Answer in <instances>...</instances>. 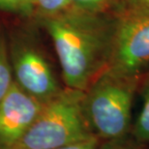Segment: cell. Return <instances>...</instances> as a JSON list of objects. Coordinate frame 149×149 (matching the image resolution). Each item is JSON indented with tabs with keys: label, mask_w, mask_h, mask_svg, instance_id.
<instances>
[{
	"label": "cell",
	"mask_w": 149,
	"mask_h": 149,
	"mask_svg": "<svg viewBox=\"0 0 149 149\" xmlns=\"http://www.w3.org/2000/svg\"><path fill=\"white\" fill-rule=\"evenodd\" d=\"M46 26L57 54L65 87L85 91L109 66L114 19L106 20L99 13L70 8L49 17Z\"/></svg>",
	"instance_id": "6da1fadb"
},
{
	"label": "cell",
	"mask_w": 149,
	"mask_h": 149,
	"mask_svg": "<svg viewBox=\"0 0 149 149\" xmlns=\"http://www.w3.org/2000/svg\"><path fill=\"white\" fill-rule=\"evenodd\" d=\"M141 76L108 67L83 91L81 106L86 124L100 141L131 134L133 106Z\"/></svg>",
	"instance_id": "7a4b0ae2"
},
{
	"label": "cell",
	"mask_w": 149,
	"mask_h": 149,
	"mask_svg": "<svg viewBox=\"0 0 149 149\" xmlns=\"http://www.w3.org/2000/svg\"><path fill=\"white\" fill-rule=\"evenodd\" d=\"M83 91L65 87L43 105L41 111L13 149H57L96 138L82 111Z\"/></svg>",
	"instance_id": "3957f363"
},
{
	"label": "cell",
	"mask_w": 149,
	"mask_h": 149,
	"mask_svg": "<svg viewBox=\"0 0 149 149\" xmlns=\"http://www.w3.org/2000/svg\"><path fill=\"white\" fill-rule=\"evenodd\" d=\"M109 68L139 76L149 67V3L124 0L114 19Z\"/></svg>",
	"instance_id": "277c9868"
},
{
	"label": "cell",
	"mask_w": 149,
	"mask_h": 149,
	"mask_svg": "<svg viewBox=\"0 0 149 149\" xmlns=\"http://www.w3.org/2000/svg\"><path fill=\"white\" fill-rule=\"evenodd\" d=\"M43 105L14 81L0 101V149H13L16 146Z\"/></svg>",
	"instance_id": "5b68a950"
},
{
	"label": "cell",
	"mask_w": 149,
	"mask_h": 149,
	"mask_svg": "<svg viewBox=\"0 0 149 149\" xmlns=\"http://www.w3.org/2000/svg\"><path fill=\"white\" fill-rule=\"evenodd\" d=\"M12 61L15 82L39 102L47 103L61 91L49 64L36 49L22 47Z\"/></svg>",
	"instance_id": "8992f818"
},
{
	"label": "cell",
	"mask_w": 149,
	"mask_h": 149,
	"mask_svg": "<svg viewBox=\"0 0 149 149\" xmlns=\"http://www.w3.org/2000/svg\"><path fill=\"white\" fill-rule=\"evenodd\" d=\"M136 95L141 98V107L130 135L139 143L145 145L149 143V67L141 74Z\"/></svg>",
	"instance_id": "52a82bcc"
},
{
	"label": "cell",
	"mask_w": 149,
	"mask_h": 149,
	"mask_svg": "<svg viewBox=\"0 0 149 149\" xmlns=\"http://www.w3.org/2000/svg\"><path fill=\"white\" fill-rule=\"evenodd\" d=\"M13 83L12 65L9 61L4 44L0 40V101L7 94Z\"/></svg>",
	"instance_id": "ba28073f"
},
{
	"label": "cell",
	"mask_w": 149,
	"mask_h": 149,
	"mask_svg": "<svg viewBox=\"0 0 149 149\" xmlns=\"http://www.w3.org/2000/svg\"><path fill=\"white\" fill-rule=\"evenodd\" d=\"M71 8L76 10L89 12V13H101L118 0H68Z\"/></svg>",
	"instance_id": "9c48e42d"
},
{
	"label": "cell",
	"mask_w": 149,
	"mask_h": 149,
	"mask_svg": "<svg viewBox=\"0 0 149 149\" xmlns=\"http://www.w3.org/2000/svg\"><path fill=\"white\" fill-rule=\"evenodd\" d=\"M32 3L49 17L64 13L71 8L68 0H32Z\"/></svg>",
	"instance_id": "30bf717a"
},
{
	"label": "cell",
	"mask_w": 149,
	"mask_h": 149,
	"mask_svg": "<svg viewBox=\"0 0 149 149\" xmlns=\"http://www.w3.org/2000/svg\"><path fill=\"white\" fill-rule=\"evenodd\" d=\"M145 145L139 143L131 135L123 138L101 141L97 149H144Z\"/></svg>",
	"instance_id": "8fae6325"
},
{
	"label": "cell",
	"mask_w": 149,
	"mask_h": 149,
	"mask_svg": "<svg viewBox=\"0 0 149 149\" xmlns=\"http://www.w3.org/2000/svg\"><path fill=\"white\" fill-rule=\"evenodd\" d=\"M32 8V0H0V9L5 11L28 14Z\"/></svg>",
	"instance_id": "7c38bea8"
},
{
	"label": "cell",
	"mask_w": 149,
	"mask_h": 149,
	"mask_svg": "<svg viewBox=\"0 0 149 149\" xmlns=\"http://www.w3.org/2000/svg\"><path fill=\"white\" fill-rule=\"evenodd\" d=\"M101 141L97 138L89 139L87 141L77 142V143L67 145V146H63L57 149H97L99 146Z\"/></svg>",
	"instance_id": "4fadbf2b"
},
{
	"label": "cell",
	"mask_w": 149,
	"mask_h": 149,
	"mask_svg": "<svg viewBox=\"0 0 149 149\" xmlns=\"http://www.w3.org/2000/svg\"><path fill=\"white\" fill-rule=\"evenodd\" d=\"M128 1H133V2H141V3H149V0H128Z\"/></svg>",
	"instance_id": "5bb4252c"
},
{
	"label": "cell",
	"mask_w": 149,
	"mask_h": 149,
	"mask_svg": "<svg viewBox=\"0 0 149 149\" xmlns=\"http://www.w3.org/2000/svg\"><path fill=\"white\" fill-rule=\"evenodd\" d=\"M144 149H149V148H144Z\"/></svg>",
	"instance_id": "9a60e30c"
}]
</instances>
